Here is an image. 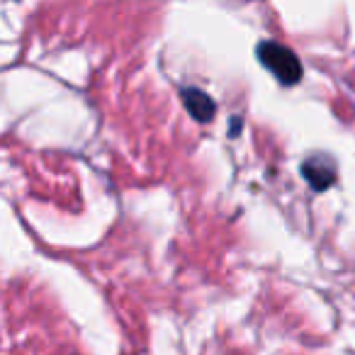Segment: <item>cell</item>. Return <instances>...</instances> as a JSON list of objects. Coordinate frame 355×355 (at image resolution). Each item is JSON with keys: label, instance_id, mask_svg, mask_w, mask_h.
Instances as JSON below:
<instances>
[{"label": "cell", "instance_id": "2", "mask_svg": "<svg viewBox=\"0 0 355 355\" xmlns=\"http://www.w3.org/2000/svg\"><path fill=\"white\" fill-rule=\"evenodd\" d=\"M302 175L316 193H324L329 185L336 183V161L329 153H311L302 163Z\"/></svg>", "mask_w": 355, "mask_h": 355}, {"label": "cell", "instance_id": "3", "mask_svg": "<svg viewBox=\"0 0 355 355\" xmlns=\"http://www.w3.org/2000/svg\"><path fill=\"white\" fill-rule=\"evenodd\" d=\"M180 98H183V105L190 112V117L202 124H207L214 117V112H217V103L200 88H183L180 90Z\"/></svg>", "mask_w": 355, "mask_h": 355}, {"label": "cell", "instance_id": "4", "mask_svg": "<svg viewBox=\"0 0 355 355\" xmlns=\"http://www.w3.org/2000/svg\"><path fill=\"white\" fill-rule=\"evenodd\" d=\"M239 129H241V119H232V137H234V134H239Z\"/></svg>", "mask_w": 355, "mask_h": 355}, {"label": "cell", "instance_id": "1", "mask_svg": "<svg viewBox=\"0 0 355 355\" xmlns=\"http://www.w3.org/2000/svg\"><path fill=\"white\" fill-rule=\"evenodd\" d=\"M256 56L263 69H268L282 85H297L302 80V61L290 46L280 44L275 40H263L256 46Z\"/></svg>", "mask_w": 355, "mask_h": 355}]
</instances>
